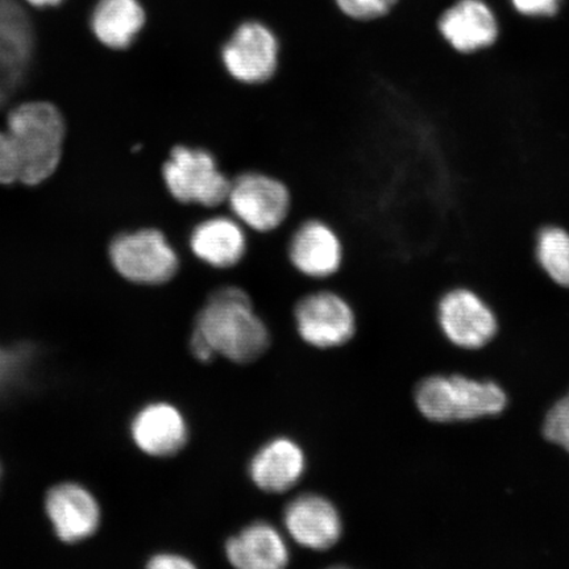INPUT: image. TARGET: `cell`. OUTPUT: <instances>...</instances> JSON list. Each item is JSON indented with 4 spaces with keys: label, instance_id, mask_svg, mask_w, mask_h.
Returning a JSON list of instances; mask_svg holds the SVG:
<instances>
[{
    "label": "cell",
    "instance_id": "cell-13",
    "mask_svg": "<svg viewBox=\"0 0 569 569\" xmlns=\"http://www.w3.org/2000/svg\"><path fill=\"white\" fill-rule=\"evenodd\" d=\"M283 528L298 546L323 552L333 549L343 537V519L330 498L303 493L283 509Z\"/></svg>",
    "mask_w": 569,
    "mask_h": 569
},
{
    "label": "cell",
    "instance_id": "cell-9",
    "mask_svg": "<svg viewBox=\"0 0 569 569\" xmlns=\"http://www.w3.org/2000/svg\"><path fill=\"white\" fill-rule=\"evenodd\" d=\"M289 266L312 281H326L340 273L346 262V244L329 220L309 217L289 233L284 247Z\"/></svg>",
    "mask_w": 569,
    "mask_h": 569
},
{
    "label": "cell",
    "instance_id": "cell-18",
    "mask_svg": "<svg viewBox=\"0 0 569 569\" xmlns=\"http://www.w3.org/2000/svg\"><path fill=\"white\" fill-rule=\"evenodd\" d=\"M47 513L57 537L67 543L80 542L91 537L101 518L94 497L76 483H62L49 492Z\"/></svg>",
    "mask_w": 569,
    "mask_h": 569
},
{
    "label": "cell",
    "instance_id": "cell-28",
    "mask_svg": "<svg viewBox=\"0 0 569 569\" xmlns=\"http://www.w3.org/2000/svg\"><path fill=\"white\" fill-rule=\"evenodd\" d=\"M26 3L38 7V9H44V7H54L63 2V0H24Z\"/></svg>",
    "mask_w": 569,
    "mask_h": 569
},
{
    "label": "cell",
    "instance_id": "cell-12",
    "mask_svg": "<svg viewBox=\"0 0 569 569\" xmlns=\"http://www.w3.org/2000/svg\"><path fill=\"white\" fill-rule=\"evenodd\" d=\"M437 28L446 44L462 56L488 51L501 36L500 19L487 0H455L440 13Z\"/></svg>",
    "mask_w": 569,
    "mask_h": 569
},
{
    "label": "cell",
    "instance_id": "cell-3",
    "mask_svg": "<svg viewBox=\"0 0 569 569\" xmlns=\"http://www.w3.org/2000/svg\"><path fill=\"white\" fill-rule=\"evenodd\" d=\"M7 132L18 152L19 181L33 187L56 172L66 138V124L56 106L47 102L18 106L7 119Z\"/></svg>",
    "mask_w": 569,
    "mask_h": 569
},
{
    "label": "cell",
    "instance_id": "cell-22",
    "mask_svg": "<svg viewBox=\"0 0 569 569\" xmlns=\"http://www.w3.org/2000/svg\"><path fill=\"white\" fill-rule=\"evenodd\" d=\"M338 10L355 21H375L389 16L400 0H333Z\"/></svg>",
    "mask_w": 569,
    "mask_h": 569
},
{
    "label": "cell",
    "instance_id": "cell-25",
    "mask_svg": "<svg viewBox=\"0 0 569 569\" xmlns=\"http://www.w3.org/2000/svg\"><path fill=\"white\" fill-rule=\"evenodd\" d=\"M26 356L21 351L3 350L0 348V388L16 379L23 367Z\"/></svg>",
    "mask_w": 569,
    "mask_h": 569
},
{
    "label": "cell",
    "instance_id": "cell-11",
    "mask_svg": "<svg viewBox=\"0 0 569 569\" xmlns=\"http://www.w3.org/2000/svg\"><path fill=\"white\" fill-rule=\"evenodd\" d=\"M437 318L446 339L462 350H480L498 332L493 309L468 288L448 290L438 302Z\"/></svg>",
    "mask_w": 569,
    "mask_h": 569
},
{
    "label": "cell",
    "instance_id": "cell-24",
    "mask_svg": "<svg viewBox=\"0 0 569 569\" xmlns=\"http://www.w3.org/2000/svg\"><path fill=\"white\" fill-rule=\"evenodd\" d=\"M565 0H510L513 10L528 19H551L558 16Z\"/></svg>",
    "mask_w": 569,
    "mask_h": 569
},
{
    "label": "cell",
    "instance_id": "cell-21",
    "mask_svg": "<svg viewBox=\"0 0 569 569\" xmlns=\"http://www.w3.org/2000/svg\"><path fill=\"white\" fill-rule=\"evenodd\" d=\"M542 433L547 442L569 453V391L547 411Z\"/></svg>",
    "mask_w": 569,
    "mask_h": 569
},
{
    "label": "cell",
    "instance_id": "cell-8",
    "mask_svg": "<svg viewBox=\"0 0 569 569\" xmlns=\"http://www.w3.org/2000/svg\"><path fill=\"white\" fill-rule=\"evenodd\" d=\"M298 336L318 350L343 347L358 331L350 301L330 289L310 291L297 301L293 312Z\"/></svg>",
    "mask_w": 569,
    "mask_h": 569
},
{
    "label": "cell",
    "instance_id": "cell-4",
    "mask_svg": "<svg viewBox=\"0 0 569 569\" xmlns=\"http://www.w3.org/2000/svg\"><path fill=\"white\" fill-rule=\"evenodd\" d=\"M162 182L176 202L212 211L224 208L231 176L210 148L177 144L161 168Z\"/></svg>",
    "mask_w": 569,
    "mask_h": 569
},
{
    "label": "cell",
    "instance_id": "cell-7",
    "mask_svg": "<svg viewBox=\"0 0 569 569\" xmlns=\"http://www.w3.org/2000/svg\"><path fill=\"white\" fill-rule=\"evenodd\" d=\"M113 267L128 281L140 284H163L180 272L177 249L158 229H141L113 240L110 248Z\"/></svg>",
    "mask_w": 569,
    "mask_h": 569
},
{
    "label": "cell",
    "instance_id": "cell-17",
    "mask_svg": "<svg viewBox=\"0 0 569 569\" xmlns=\"http://www.w3.org/2000/svg\"><path fill=\"white\" fill-rule=\"evenodd\" d=\"M132 438L151 457L170 458L189 442V425L182 411L168 402L148 405L134 417Z\"/></svg>",
    "mask_w": 569,
    "mask_h": 569
},
{
    "label": "cell",
    "instance_id": "cell-10",
    "mask_svg": "<svg viewBox=\"0 0 569 569\" xmlns=\"http://www.w3.org/2000/svg\"><path fill=\"white\" fill-rule=\"evenodd\" d=\"M251 234L226 209L206 211L191 226L188 248L202 266L224 272L243 264L251 251Z\"/></svg>",
    "mask_w": 569,
    "mask_h": 569
},
{
    "label": "cell",
    "instance_id": "cell-15",
    "mask_svg": "<svg viewBox=\"0 0 569 569\" xmlns=\"http://www.w3.org/2000/svg\"><path fill=\"white\" fill-rule=\"evenodd\" d=\"M308 457L300 443L289 437L268 440L248 465L253 486L268 495H282L303 479Z\"/></svg>",
    "mask_w": 569,
    "mask_h": 569
},
{
    "label": "cell",
    "instance_id": "cell-16",
    "mask_svg": "<svg viewBox=\"0 0 569 569\" xmlns=\"http://www.w3.org/2000/svg\"><path fill=\"white\" fill-rule=\"evenodd\" d=\"M224 557L239 569H282L291 555L282 532L267 521H254L224 543Z\"/></svg>",
    "mask_w": 569,
    "mask_h": 569
},
{
    "label": "cell",
    "instance_id": "cell-23",
    "mask_svg": "<svg viewBox=\"0 0 569 569\" xmlns=\"http://www.w3.org/2000/svg\"><path fill=\"white\" fill-rule=\"evenodd\" d=\"M20 180V162L13 141L7 131H0V183Z\"/></svg>",
    "mask_w": 569,
    "mask_h": 569
},
{
    "label": "cell",
    "instance_id": "cell-1",
    "mask_svg": "<svg viewBox=\"0 0 569 569\" xmlns=\"http://www.w3.org/2000/svg\"><path fill=\"white\" fill-rule=\"evenodd\" d=\"M193 331L208 341L217 356L239 366L258 361L272 343L251 296L238 284H223L211 291L198 311Z\"/></svg>",
    "mask_w": 569,
    "mask_h": 569
},
{
    "label": "cell",
    "instance_id": "cell-26",
    "mask_svg": "<svg viewBox=\"0 0 569 569\" xmlns=\"http://www.w3.org/2000/svg\"><path fill=\"white\" fill-rule=\"evenodd\" d=\"M151 569H194L196 565L187 557L178 553H159L149 560Z\"/></svg>",
    "mask_w": 569,
    "mask_h": 569
},
{
    "label": "cell",
    "instance_id": "cell-2",
    "mask_svg": "<svg viewBox=\"0 0 569 569\" xmlns=\"http://www.w3.org/2000/svg\"><path fill=\"white\" fill-rule=\"evenodd\" d=\"M415 402L427 421L457 423L502 415L508 407V396L495 381L433 375L419 381Z\"/></svg>",
    "mask_w": 569,
    "mask_h": 569
},
{
    "label": "cell",
    "instance_id": "cell-5",
    "mask_svg": "<svg viewBox=\"0 0 569 569\" xmlns=\"http://www.w3.org/2000/svg\"><path fill=\"white\" fill-rule=\"evenodd\" d=\"M223 209L252 234L268 237L289 222L295 209L293 190L279 176L247 169L231 177Z\"/></svg>",
    "mask_w": 569,
    "mask_h": 569
},
{
    "label": "cell",
    "instance_id": "cell-19",
    "mask_svg": "<svg viewBox=\"0 0 569 569\" xmlns=\"http://www.w3.org/2000/svg\"><path fill=\"white\" fill-rule=\"evenodd\" d=\"M147 23L140 0H99L91 16V30L103 46L126 49Z\"/></svg>",
    "mask_w": 569,
    "mask_h": 569
},
{
    "label": "cell",
    "instance_id": "cell-20",
    "mask_svg": "<svg viewBox=\"0 0 569 569\" xmlns=\"http://www.w3.org/2000/svg\"><path fill=\"white\" fill-rule=\"evenodd\" d=\"M533 254L551 282L569 290V229L555 223L540 227L533 240Z\"/></svg>",
    "mask_w": 569,
    "mask_h": 569
},
{
    "label": "cell",
    "instance_id": "cell-14",
    "mask_svg": "<svg viewBox=\"0 0 569 569\" xmlns=\"http://www.w3.org/2000/svg\"><path fill=\"white\" fill-rule=\"evenodd\" d=\"M34 46L32 21L17 0H0V107L19 88Z\"/></svg>",
    "mask_w": 569,
    "mask_h": 569
},
{
    "label": "cell",
    "instance_id": "cell-27",
    "mask_svg": "<svg viewBox=\"0 0 569 569\" xmlns=\"http://www.w3.org/2000/svg\"><path fill=\"white\" fill-rule=\"evenodd\" d=\"M190 350L194 358L202 362V365H210L218 358L217 353L213 352L211 346L206 341L199 333L191 332L190 338Z\"/></svg>",
    "mask_w": 569,
    "mask_h": 569
},
{
    "label": "cell",
    "instance_id": "cell-6",
    "mask_svg": "<svg viewBox=\"0 0 569 569\" xmlns=\"http://www.w3.org/2000/svg\"><path fill=\"white\" fill-rule=\"evenodd\" d=\"M281 41L264 21H241L227 36L219 51L223 73L243 88H262L272 83L281 69Z\"/></svg>",
    "mask_w": 569,
    "mask_h": 569
}]
</instances>
